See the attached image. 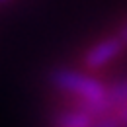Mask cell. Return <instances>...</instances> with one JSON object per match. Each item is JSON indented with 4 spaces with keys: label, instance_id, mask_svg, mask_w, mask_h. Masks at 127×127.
<instances>
[{
    "label": "cell",
    "instance_id": "obj_6",
    "mask_svg": "<svg viewBox=\"0 0 127 127\" xmlns=\"http://www.w3.org/2000/svg\"><path fill=\"white\" fill-rule=\"evenodd\" d=\"M113 113H115V117L121 121V125L125 127L127 125V102H125V104H121V106H117V108L113 110Z\"/></svg>",
    "mask_w": 127,
    "mask_h": 127
},
{
    "label": "cell",
    "instance_id": "obj_2",
    "mask_svg": "<svg viewBox=\"0 0 127 127\" xmlns=\"http://www.w3.org/2000/svg\"><path fill=\"white\" fill-rule=\"evenodd\" d=\"M123 51H125V43L119 39V35L106 37V39L94 43L92 47L84 53V64H86L88 68L98 70V68L110 64L113 59H117Z\"/></svg>",
    "mask_w": 127,
    "mask_h": 127
},
{
    "label": "cell",
    "instance_id": "obj_4",
    "mask_svg": "<svg viewBox=\"0 0 127 127\" xmlns=\"http://www.w3.org/2000/svg\"><path fill=\"white\" fill-rule=\"evenodd\" d=\"M108 100L111 104V111L127 102V76H121L108 84Z\"/></svg>",
    "mask_w": 127,
    "mask_h": 127
},
{
    "label": "cell",
    "instance_id": "obj_3",
    "mask_svg": "<svg viewBox=\"0 0 127 127\" xmlns=\"http://www.w3.org/2000/svg\"><path fill=\"white\" fill-rule=\"evenodd\" d=\"M96 117L90 115L86 110H82L78 106H70L66 110H61L55 113L53 123L57 127H90Z\"/></svg>",
    "mask_w": 127,
    "mask_h": 127
},
{
    "label": "cell",
    "instance_id": "obj_5",
    "mask_svg": "<svg viewBox=\"0 0 127 127\" xmlns=\"http://www.w3.org/2000/svg\"><path fill=\"white\" fill-rule=\"evenodd\" d=\"M90 127H123V125H121V121L115 117V113L111 111V113H106V115L96 117Z\"/></svg>",
    "mask_w": 127,
    "mask_h": 127
},
{
    "label": "cell",
    "instance_id": "obj_9",
    "mask_svg": "<svg viewBox=\"0 0 127 127\" xmlns=\"http://www.w3.org/2000/svg\"><path fill=\"white\" fill-rule=\"evenodd\" d=\"M125 127H127V125H125Z\"/></svg>",
    "mask_w": 127,
    "mask_h": 127
},
{
    "label": "cell",
    "instance_id": "obj_7",
    "mask_svg": "<svg viewBox=\"0 0 127 127\" xmlns=\"http://www.w3.org/2000/svg\"><path fill=\"white\" fill-rule=\"evenodd\" d=\"M117 35H119V39L125 43V47H127V24L121 28V30H119V33H117Z\"/></svg>",
    "mask_w": 127,
    "mask_h": 127
},
{
    "label": "cell",
    "instance_id": "obj_1",
    "mask_svg": "<svg viewBox=\"0 0 127 127\" xmlns=\"http://www.w3.org/2000/svg\"><path fill=\"white\" fill-rule=\"evenodd\" d=\"M49 80L55 88L72 96V106L86 110L90 115L100 117L111 113V104L108 100V84H104L102 80L72 70L68 66L53 68L49 72Z\"/></svg>",
    "mask_w": 127,
    "mask_h": 127
},
{
    "label": "cell",
    "instance_id": "obj_8",
    "mask_svg": "<svg viewBox=\"0 0 127 127\" xmlns=\"http://www.w3.org/2000/svg\"><path fill=\"white\" fill-rule=\"evenodd\" d=\"M0 2H6V0H0Z\"/></svg>",
    "mask_w": 127,
    "mask_h": 127
}]
</instances>
